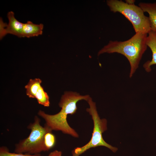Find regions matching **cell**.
Returning <instances> with one entry per match:
<instances>
[{
    "label": "cell",
    "mask_w": 156,
    "mask_h": 156,
    "mask_svg": "<svg viewBox=\"0 0 156 156\" xmlns=\"http://www.w3.org/2000/svg\"><path fill=\"white\" fill-rule=\"evenodd\" d=\"M125 3L129 5H132L134 4L135 0H126Z\"/></svg>",
    "instance_id": "14"
},
{
    "label": "cell",
    "mask_w": 156,
    "mask_h": 156,
    "mask_svg": "<svg viewBox=\"0 0 156 156\" xmlns=\"http://www.w3.org/2000/svg\"><path fill=\"white\" fill-rule=\"evenodd\" d=\"M138 6L148 13L151 31L156 33V3L140 2Z\"/></svg>",
    "instance_id": "10"
},
{
    "label": "cell",
    "mask_w": 156,
    "mask_h": 156,
    "mask_svg": "<svg viewBox=\"0 0 156 156\" xmlns=\"http://www.w3.org/2000/svg\"><path fill=\"white\" fill-rule=\"evenodd\" d=\"M44 28L43 24H35L30 21L24 23L23 30V37L30 38L42 35Z\"/></svg>",
    "instance_id": "9"
},
{
    "label": "cell",
    "mask_w": 156,
    "mask_h": 156,
    "mask_svg": "<svg viewBox=\"0 0 156 156\" xmlns=\"http://www.w3.org/2000/svg\"><path fill=\"white\" fill-rule=\"evenodd\" d=\"M41 83L42 80L39 78L30 79L25 87L26 94L29 97L36 99L39 104L48 107L50 105L49 97L41 86Z\"/></svg>",
    "instance_id": "6"
},
{
    "label": "cell",
    "mask_w": 156,
    "mask_h": 156,
    "mask_svg": "<svg viewBox=\"0 0 156 156\" xmlns=\"http://www.w3.org/2000/svg\"><path fill=\"white\" fill-rule=\"evenodd\" d=\"M0 156H43L40 153L34 155L11 153L6 147L3 146L0 148Z\"/></svg>",
    "instance_id": "12"
},
{
    "label": "cell",
    "mask_w": 156,
    "mask_h": 156,
    "mask_svg": "<svg viewBox=\"0 0 156 156\" xmlns=\"http://www.w3.org/2000/svg\"><path fill=\"white\" fill-rule=\"evenodd\" d=\"M90 97L88 95H81L76 92H65L59 103V106L61 108L59 112L54 115H50L40 110L38 114L44 119L45 124L52 130L61 131L64 134L78 138V134L67 122V115L73 114L76 112L77 109L76 105L78 101L82 100L87 101Z\"/></svg>",
    "instance_id": "1"
},
{
    "label": "cell",
    "mask_w": 156,
    "mask_h": 156,
    "mask_svg": "<svg viewBox=\"0 0 156 156\" xmlns=\"http://www.w3.org/2000/svg\"><path fill=\"white\" fill-rule=\"evenodd\" d=\"M106 2L111 11L121 14L129 21L135 33L142 32L148 34L151 31L148 17L139 6L129 5L122 0H108Z\"/></svg>",
    "instance_id": "3"
},
{
    "label": "cell",
    "mask_w": 156,
    "mask_h": 156,
    "mask_svg": "<svg viewBox=\"0 0 156 156\" xmlns=\"http://www.w3.org/2000/svg\"><path fill=\"white\" fill-rule=\"evenodd\" d=\"M147 35L146 33L139 32L126 41L111 40L98 52V55L105 53H117L124 56L130 64L129 76L131 78L138 68L142 56L147 49Z\"/></svg>",
    "instance_id": "2"
},
{
    "label": "cell",
    "mask_w": 156,
    "mask_h": 156,
    "mask_svg": "<svg viewBox=\"0 0 156 156\" xmlns=\"http://www.w3.org/2000/svg\"><path fill=\"white\" fill-rule=\"evenodd\" d=\"M8 23H4L0 18V38L1 39L7 34H12L18 37H23V30L24 23L18 21L14 16V12H9L7 14Z\"/></svg>",
    "instance_id": "7"
},
{
    "label": "cell",
    "mask_w": 156,
    "mask_h": 156,
    "mask_svg": "<svg viewBox=\"0 0 156 156\" xmlns=\"http://www.w3.org/2000/svg\"><path fill=\"white\" fill-rule=\"evenodd\" d=\"M146 39V44L151 49L152 53V59L148 61L143 65L145 71L150 72L151 70L152 65L156 64V33L151 31L148 34Z\"/></svg>",
    "instance_id": "8"
},
{
    "label": "cell",
    "mask_w": 156,
    "mask_h": 156,
    "mask_svg": "<svg viewBox=\"0 0 156 156\" xmlns=\"http://www.w3.org/2000/svg\"><path fill=\"white\" fill-rule=\"evenodd\" d=\"M52 130L50 128L46 132L44 137V146L45 151H47L55 145L56 138L52 133Z\"/></svg>",
    "instance_id": "11"
},
{
    "label": "cell",
    "mask_w": 156,
    "mask_h": 156,
    "mask_svg": "<svg viewBox=\"0 0 156 156\" xmlns=\"http://www.w3.org/2000/svg\"><path fill=\"white\" fill-rule=\"evenodd\" d=\"M47 156H62V153L61 151L56 150L50 153Z\"/></svg>",
    "instance_id": "13"
},
{
    "label": "cell",
    "mask_w": 156,
    "mask_h": 156,
    "mask_svg": "<svg viewBox=\"0 0 156 156\" xmlns=\"http://www.w3.org/2000/svg\"><path fill=\"white\" fill-rule=\"evenodd\" d=\"M87 101L89 107L86 109V111L91 116L94 124L92 138L86 145L75 148L72 151V156H79L91 148L100 146L106 147L113 152H116L118 148L106 142L102 137V133L107 129L106 120L100 118L97 110L96 103L90 97Z\"/></svg>",
    "instance_id": "4"
},
{
    "label": "cell",
    "mask_w": 156,
    "mask_h": 156,
    "mask_svg": "<svg viewBox=\"0 0 156 156\" xmlns=\"http://www.w3.org/2000/svg\"><path fill=\"white\" fill-rule=\"evenodd\" d=\"M40 121L38 116L35 117L34 122L28 126L31 130L29 135L16 144L15 153L34 155L45 151L44 143V135L50 128L45 124L44 127L41 126Z\"/></svg>",
    "instance_id": "5"
}]
</instances>
